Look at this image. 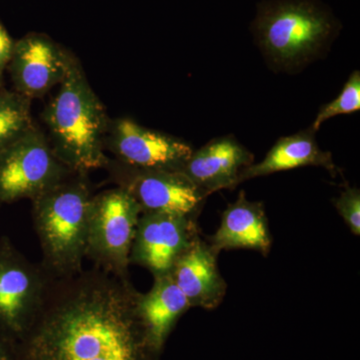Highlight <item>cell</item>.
<instances>
[{"mask_svg": "<svg viewBox=\"0 0 360 360\" xmlns=\"http://www.w3.org/2000/svg\"><path fill=\"white\" fill-rule=\"evenodd\" d=\"M129 278L94 266L52 279L44 304L15 345L18 360H158Z\"/></svg>", "mask_w": 360, "mask_h": 360, "instance_id": "cell-1", "label": "cell"}, {"mask_svg": "<svg viewBox=\"0 0 360 360\" xmlns=\"http://www.w3.org/2000/svg\"><path fill=\"white\" fill-rule=\"evenodd\" d=\"M56 96L44 110L49 139L59 160L75 174L108 167L105 139L110 120L71 52Z\"/></svg>", "mask_w": 360, "mask_h": 360, "instance_id": "cell-2", "label": "cell"}, {"mask_svg": "<svg viewBox=\"0 0 360 360\" xmlns=\"http://www.w3.org/2000/svg\"><path fill=\"white\" fill-rule=\"evenodd\" d=\"M87 174H71L32 200L40 264L53 279L79 274L86 258L92 198Z\"/></svg>", "mask_w": 360, "mask_h": 360, "instance_id": "cell-3", "label": "cell"}, {"mask_svg": "<svg viewBox=\"0 0 360 360\" xmlns=\"http://www.w3.org/2000/svg\"><path fill=\"white\" fill-rule=\"evenodd\" d=\"M340 30V21L321 0H264L251 23L260 49L284 66L316 56Z\"/></svg>", "mask_w": 360, "mask_h": 360, "instance_id": "cell-4", "label": "cell"}, {"mask_svg": "<svg viewBox=\"0 0 360 360\" xmlns=\"http://www.w3.org/2000/svg\"><path fill=\"white\" fill-rule=\"evenodd\" d=\"M141 215V207L120 187L94 195L86 243V257L94 266L129 278L130 250Z\"/></svg>", "mask_w": 360, "mask_h": 360, "instance_id": "cell-5", "label": "cell"}, {"mask_svg": "<svg viewBox=\"0 0 360 360\" xmlns=\"http://www.w3.org/2000/svg\"><path fill=\"white\" fill-rule=\"evenodd\" d=\"M52 279L11 239L0 238V336L13 347L39 314Z\"/></svg>", "mask_w": 360, "mask_h": 360, "instance_id": "cell-6", "label": "cell"}, {"mask_svg": "<svg viewBox=\"0 0 360 360\" xmlns=\"http://www.w3.org/2000/svg\"><path fill=\"white\" fill-rule=\"evenodd\" d=\"M71 174L35 125L0 150V203L34 200Z\"/></svg>", "mask_w": 360, "mask_h": 360, "instance_id": "cell-7", "label": "cell"}, {"mask_svg": "<svg viewBox=\"0 0 360 360\" xmlns=\"http://www.w3.org/2000/svg\"><path fill=\"white\" fill-rule=\"evenodd\" d=\"M105 169L116 187L139 205L142 213H167L189 217L200 206L203 193L182 172L139 169L110 160Z\"/></svg>", "mask_w": 360, "mask_h": 360, "instance_id": "cell-8", "label": "cell"}, {"mask_svg": "<svg viewBox=\"0 0 360 360\" xmlns=\"http://www.w3.org/2000/svg\"><path fill=\"white\" fill-rule=\"evenodd\" d=\"M115 160L139 169L181 172L193 150L186 142L146 129L129 118L110 120L105 149Z\"/></svg>", "mask_w": 360, "mask_h": 360, "instance_id": "cell-9", "label": "cell"}, {"mask_svg": "<svg viewBox=\"0 0 360 360\" xmlns=\"http://www.w3.org/2000/svg\"><path fill=\"white\" fill-rule=\"evenodd\" d=\"M70 51L45 33L30 32L14 44L9 71L14 91L39 98L60 84L68 70Z\"/></svg>", "mask_w": 360, "mask_h": 360, "instance_id": "cell-10", "label": "cell"}, {"mask_svg": "<svg viewBox=\"0 0 360 360\" xmlns=\"http://www.w3.org/2000/svg\"><path fill=\"white\" fill-rule=\"evenodd\" d=\"M188 217L167 213H142L129 262L141 265L153 276L169 274L177 258L193 243Z\"/></svg>", "mask_w": 360, "mask_h": 360, "instance_id": "cell-11", "label": "cell"}, {"mask_svg": "<svg viewBox=\"0 0 360 360\" xmlns=\"http://www.w3.org/2000/svg\"><path fill=\"white\" fill-rule=\"evenodd\" d=\"M252 156L232 137H222L193 153L181 172L202 193L238 184L240 172Z\"/></svg>", "mask_w": 360, "mask_h": 360, "instance_id": "cell-12", "label": "cell"}, {"mask_svg": "<svg viewBox=\"0 0 360 360\" xmlns=\"http://www.w3.org/2000/svg\"><path fill=\"white\" fill-rule=\"evenodd\" d=\"M191 307L172 274L155 276L146 295H139L137 311L153 347L161 352L177 319Z\"/></svg>", "mask_w": 360, "mask_h": 360, "instance_id": "cell-13", "label": "cell"}, {"mask_svg": "<svg viewBox=\"0 0 360 360\" xmlns=\"http://www.w3.org/2000/svg\"><path fill=\"white\" fill-rule=\"evenodd\" d=\"M191 305L214 304L222 290L221 279L212 251L193 241L169 272Z\"/></svg>", "mask_w": 360, "mask_h": 360, "instance_id": "cell-14", "label": "cell"}, {"mask_svg": "<svg viewBox=\"0 0 360 360\" xmlns=\"http://www.w3.org/2000/svg\"><path fill=\"white\" fill-rule=\"evenodd\" d=\"M314 134V130L309 129L279 139L262 162L245 167L240 172L238 182L307 165L333 168L330 155L319 148Z\"/></svg>", "mask_w": 360, "mask_h": 360, "instance_id": "cell-15", "label": "cell"}, {"mask_svg": "<svg viewBox=\"0 0 360 360\" xmlns=\"http://www.w3.org/2000/svg\"><path fill=\"white\" fill-rule=\"evenodd\" d=\"M214 248H250L267 251L270 248L269 229L259 205L248 202L245 194L229 206L222 217L221 224L214 238Z\"/></svg>", "mask_w": 360, "mask_h": 360, "instance_id": "cell-16", "label": "cell"}, {"mask_svg": "<svg viewBox=\"0 0 360 360\" xmlns=\"http://www.w3.org/2000/svg\"><path fill=\"white\" fill-rule=\"evenodd\" d=\"M30 106L28 97L0 89V150L35 127Z\"/></svg>", "mask_w": 360, "mask_h": 360, "instance_id": "cell-17", "label": "cell"}, {"mask_svg": "<svg viewBox=\"0 0 360 360\" xmlns=\"http://www.w3.org/2000/svg\"><path fill=\"white\" fill-rule=\"evenodd\" d=\"M360 110V73L354 71L335 101L322 106L315 118L312 130L316 131L329 118L340 115H349Z\"/></svg>", "mask_w": 360, "mask_h": 360, "instance_id": "cell-18", "label": "cell"}, {"mask_svg": "<svg viewBox=\"0 0 360 360\" xmlns=\"http://www.w3.org/2000/svg\"><path fill=\"white\" fill-rule=\"evenodd\" d=\"M335 206L352 231L356 236H359L360 193L359 189L348 188L335 201Z\"/></svg>", "mask_w": 360, "mask_h": 360, "instance_id": "cell-19", "label": "cell"}, {"mask_svg": "<svg viewBox=\"0 0 360 360\" xmlns=\"http://www.w3.org/2000/svg\"><path fill=\"white\" fill-rule=\"evenodd\" d=\"M13 37L9 35L6 26L0 20V89L4 87V71L7 70L14 49Z\"/></svg>", "mask_w": 360, "mask_h": 360, "instance_id": "cell-20", "label": "cell"}, {"mask_svg": "<svg viewBox=\"0 0 360 360\" xmlns=\"http://www.w3.org/2000/svg\"><path fill=\"white\" fill-rule=\"evenodd\" d=\"M0 360H18L15 349L8 341L0 336Z\"/></svg>", "mask_w": 360, "mask_h": 360, "instance_id": "cell-21", "label": "cell"}]
</instances>
